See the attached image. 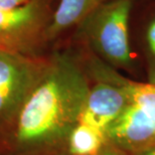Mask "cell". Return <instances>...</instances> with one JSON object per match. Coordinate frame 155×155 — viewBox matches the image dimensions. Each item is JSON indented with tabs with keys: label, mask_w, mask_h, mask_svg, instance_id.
I'll use <instances>...</instances> for the list:
<instances>
[{
	"label": "cell",
	"mask_w": 155,
	"mask_h": 155,
	"mask_svg": "<svg viewBox=\"0 0 155 155\" xmlns=\"http://www.w3.org/2000/svg\"><path fill=\"white\" fill-rule=\"evenodd\" d=\"M91 79L82 52L55 51L13 123V143L24 153L51 150L67 142L79 123Z\"/></svg>",
	"instance_id": "obj_1"
},
{
	"label": "cell",
	"mask_w": 155,
	"mask_h": 155,
	"mask_svg": "<svg viewBox=\"0 0 155 155\" xmlns=\"http://www.w3.org/2000/svg\"><path fill=\"white\" fill-rule=\"evenodd\" d=\"M133 0H110L93 11L73 32L81 48L114 70L132 72L135 55L130 38Z\"/></svg>",
	"instance_id": "obj_2"
},
{
	"label": "cell",
	"mask_w": 155,
	"mask_h": 155,
	"mask_svg": "<svg viewBox=\"0 0 155 155\" xmlns=\"http://www.w3.org/2000/svg\"><path fill=\"white\" fill-rule=\"evenodd\" d=\"M58 0H32L14 9L0 8V49L36 55L48 45L46 30Z\"/></svg>",
	"instance_id": "obj_3"
},
{
	"label": "cell",
	"mask_w": 155,
	"mask_h": 155,
	"mask_svg": "<svg viewBox=\"0 0 155 155\" xmlns=\"http://www.w3.org/2000/svg\"><path fill=\"white\" fill-rule=\"evenodd\" d=\"M48 57L0 49V126L12 123L45 71Z\"/></svg>",
	"instance_id": "obj_4"
},
{
	"label": "cell",
	"mask_w": 155,
	"mask_h": 155,
	"mask_svg": "<svg viewBox=\"0 0 155 155\" xmlns=\"http://www.w3.org/2000/svg\"><path fill=\"white\" fill-rule=\"evenodd\" d=\"M105 134L107 143L121 152L141 153L155 146V121L130 102Z\"/></svg>",
	"instance_id": "obj_5"
},
{
	"label": "cell",
	"mask_w": 155,
	"mask_h": 155,
	"mask_svg": "<svg viewBox=\"0 0 155 155\" xmlns=\"http://www.w3.org/2000/svg\"><path fill=\"white\" fill-rule=\"evenodd\" d=\"M130 38L143 57L148 82L155 83V0H133Z\"/></svg>",
	"instance_id": "obj_6"
},
{
	"label": "cell",
	"mask_w": 155,
	"mask_h": 155,
	"mask_svg": "<svg viewBox=\"0 0 155 155\" xmlns=\"http://www.w3.org/2000/svg\"><path fill=\"white\" fill-rule=\"evenodd\" d=\"M110 0H58L51 24L46 30V41L52 43L77 27L98 7Z\"/></svg>",
	"instance_id": "obj_7"
},
{
	"label": "cell",
	"mask_w": 155,
	"mask_h": 155,
	"mask_svg": "<svg viewBox=\"0 0 155 155\" xmlns=\"http://www.w3.org/2000/svg\"><path fill=\"white\" fill-rule=\"evenodd\" d=\"M106 143L104 131L82 122L75 126L68 139L72 155H97Z\"/></svg>",
	"instance_id": "obj_8"
},
{
	"label": "cell",
	"mask_w": 155,
	"mask_h": 155,
	"mask_svg": "<svg viewBox=\"0 0 155 155\" xmlns=\"http://www.w3.org/2000/svg\"><path fill=\"white\" fill-rule=\"evenodd\" d=\"M122 82L129 95L130 102L155 121V83L137 82L123 76Z\"/></svg>",
	"instance_id": "obj_9"
},
{
	"label": "cell",
	"mask_w": 155,
	"mask_h": 155,
	"mask_svg": "<svg viewBox=\"0 0 155 155\" xmlns=\"http://www.w3.org/2000/svg\"><path fill=\"white\" fill-rule=\"evenodd\" d=\"M32 0H0V8L14 9L27 4Z\"/></svg>",
	"instance_id": "obj_10"
},
{
	"label": "cell",
	"mask_w": 155,
	"mask_h": 155,
	"mask_svg": "<svg viewBox=\"0 0 155 155\" xmlns=\"http://www.w3.org/2000/svg\"><path fill=\"white\" fill-rule=\"evenodd\" d=\"M97 155H122V152L120 150L116 149L115 147L111 146L110 144L106 143Z\"/></svg>",
	"instance_id": "obj_11"
},
{
	"label": "cell",
	"mask_w": 155,
	"mask_h": 155,
	"mask_svg": "<svg viewBox=\"0 0 155 155\" xmlns=\"http://www.w3.org/2000/svg\"><path fill=\"white\" fill-rule=\"evenodd\" d=\"M139 155H155V146L143 151V152L139 153Z\"/></svg>",
	"instance_id": "obj_12"
}]
</instances>
